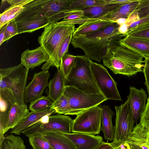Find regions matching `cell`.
<instances>
[{
  "mask_svg": "<svg viewBox=\"0 0 149 149\" xmlns=\"http://www.w3.org/2000/svg\"><path fill=\"white\" fill-rule=\"evenodd\" d=\"M102 108L101 130L103 133L105 139L107 141H112L114 137V127L112 125V118L115 113L109 106L104 105Z\"/></svg>",
  "mask_w": 149,
  "mask_h": 149,
  "instance_id": "24",
  "label": "cell"
},
{
  "mask_svg": "<svg viewBox=\"0 0 149 149\" xmlns=\"http://www.w3.org/2000/svg\"><path fill=\"white\" fill-rule=\"evenodd\" d=\"M127 22V19L123 18H119L114 21L115 22L117 23L120 25L124 24L126 23Z\"/></svg>",
  "mask_w": 149,
  "mask_h": 149,
  "instance_id": "49",
  "label": "cell"
},
{
  "mask_svg": "<svg viewBox=\"0 0 149 149\" xmlns=\"http://www.w3.org/2000/svg\"><path fill=\"white\" fill-rule=\"evenodd\" d=\"M119 44L149 57V40L126 36L119 41Z\"/></svg>",
  "mask_w": 149,
  "mask_h": 149,
  "instance_id": "19",
  "label": "cell"
},
{
  "mask_svg": "<svg viewBox=\"0 0 149 149\" xmlns=\"http://www.w3.org/2000/svg\"><path fill=\"white\" fill-rule=\"evenodd\" d=\"M50 108L54 109L55 113L60 114L68 115L70 111L68 100L63 94L57 100L53 102Z\"/></svg>",
  "mask_w": 149,
  "mask_h": 149,
  "instance_id": "34",
  "label": "cell"
},
{
  "mask_svg": "<svg viewBox=\"0 0 149 149\" xmlns=\"http://www.w3.org/2000/svg\"><path fill=\"white\" fill-rule=\"evenodd\" d=\"M73 120L70 117L57 114L49 117L47 122L39 121L24 130L22 133L28 138L33 136L61 132L67 133L72 132Z\"/></svg>",
  "mask_w": 149,
  "mask_h": 149,
  "instance_id": "7",
  "label": "cell"
},
{
  "mask_svg": "<svg viewBox=\"0 0 149 149\" xmlns=\"http://www.w3.org/2000/svg\"><path fill=\"white\" fill-rule=\"evenodd\" d=\"M27 107L14 104L11 110L8 119L6 132L17 126L29 113Z\"/></svg>",
  "mask_w": 149,
  "mask_h": 149,
  "instance_id": "26",
  "label": "cell"
},
{
  "mask_svg": "<svg viewBox=\"0 0 149 149\" xmlns=\"http://www.w3.org/2000/svg\"><path fill=\"white\" fill-rule=\"evenodd\" d=\"M19 34L17 26L15 19L10 21L6 25L5 41L9 40L10 38Z\"/></svg>",
  "mask_w": 149,
  "mask_h": 149,
  "instance_id": "37",
  "label": "cell"
},
{
  "mask_svg": "<svg viewBox=\"0 0 149 149\" xmlns=\"http://www.w3.org/2000/svg\"><path fill=\"white\" fill-rule=\"evenodd\" d=\"M75 144L78 149H95L103 141L102 136L79 132H63Z\"/></svg>",
  "mask_w": 149,
  "mask_h": 149,
  "instance_id": "16",
  "label": "cell"
},
{
  "mask_svg": "<svg viewBox=\"0 0 149 149\" xmlns=\"http://www.w3.org/2000/svg\"><path fill=\"white\" fill-rule=\"evenodd\" d=\"M33 149H54L42 135L38 134L29 137Z\"/></svg>",
  "mask_w": 149,
  "mask_h": 149,
  "instance_id": "35",
  "label": "cell"
},
{
  "mask_svg": "<svg viewBox=\"0 0 149 149\" xmlns=\"http://www.w3.org/2000/svg\"><path fill=\"white\" fill-rule=\"evenodd\" d=\"M127 26L126 24L125 23L120 25L118 29V31L120 34L125 35L127 31Z\"/></svg>",
  "mask_w": 149,
  "mask_h": 149,
  "instance_id": "48",
  "label": "cell"
},
{
  "mask_svg": "<svg viewBox=\"0 0 149 149\" xmlns=\"http://www.w3.org/2000/svg\"><path fill=\"white\" fill-rule=\"evenodd\" d=\"M120 26L114 22L95 31L72 36L71 44L74 48L81 49L90 59L100 62L109 46L119 44L120 40L125 37V34L119 33Z\"/></svg>",
  "mask_w": 149,
  "mask_h": 149,
  "instance_id": "1",
  "label": "cell"
},
{
  "mask_svg": "<svg viewBox=\"0 0 149 149\" xmlns=\"http://www.w3.org/2000/svg\"><path fill=\"white\" fill-rule=\"evenodd\" d=\"M113 146L114 147V149H131V146L130 144L125 141L123 142L118 145Z\"/></svg>",
  "mask_w": 149,
  "mask_h": 149,
  "instance_id": "45",
  "label": "cell"
},
{
  "mask_svg": "<svg viewBox=\"0 0 149 149\" xmlns=\"http://www.w3.org/2000/svg\"><path fill=\"white\" fill-rule=\"evenodd\" d=\"M115 123L113 146L125 141L132 132L134 122L130 111L127 100L119 106H115Z\"/></svg>",
  "mask_w": 149,
  "mask_h": 149,
  "instance_id": "9",
  "label": "cell"
},
{
  "mask_svg": "<svg viewBox=\"0 0 149 149\" xmlns=\"http://www.w3.org/2000/svg\"><path fill=\"white\" fill-rule=\"evenodd\" d=\"M49 56L41 46L31 50L27 49L21 55V63L26 68L33 69L47 62Z\"/></svg>",
  "mask_w": 149,
  "mask_h": 149,
  "instance_id": "15",
  "label": "cell"
},
{
  "mask_svg": "<svg viewBox=\"0 0 149 149\" xmlns=\"http://www.w3.org/2000/svg\"><path fill=\"white\" fill-rule=\"evenodd\" d=\"M6 24L0 29V45L5 41V33Z\"/></svg>",
  "mask_w": 149,
  "mask_h": 149,
  "instance_id": "47",
  "label": "cell"
},
{
  "mask_svg": "<svg viewBox=\"0 0 149 149\" xmlns=\"http://www.w3.org/2000/svg\"><path fill=\"white\" fill-rule=\"evenodd\" d=\"M102 109L99 106L87 109L77 115L74 120L72 132L95 135L101 130Z\"/></svg>",
  "mask_w": 149,
  "mask_h": 149,
  "instance_id": "8",
  "label": "cell"
},
{
  "mask_svg": "<svg viewBox=\"0 0 149 149\" xmlns=\"http://www.w3.org/2000/svg\"><path fill=\"white\" fill-rule=\"evenodd\" d=\"M139 123L149 128V96L147 99L144 110L140 117Z\"/></svg>",
  "mask_w": 149,
  "mask_h": 149,
  "instance_id": "40",
  "label": "cell"
},
{
  "mask_svg": "<svg viewBox=\"0 0 149 149\" xmlns=\"http://www.w3.org/2000/svg\"><path fill=\"white\" fill-rule=\"evenodd\" d=\"M63 94L69 102L68 115H77L107 100L102 94H88L72 86H65Z\"/></svg>",
  "mask_w": 149,
  "mask_h": 149,
  "instance_id": "6",
  "label": "cell"
},
{
  "mask_svg": "<svg viewBox=\"0 0 149 149\" xmlns=\"http://www.w3.org/2000/svg\"><path fill=\"white\" fill-rule=\"evenodd\" d=\"M73 34H70L65 38L59 48L57 57L53 65L57 69L59 68L61 59L64 55L68 53L69 46L71 42Z\"/></svg>",
  "mask_w": 149,
  "mask_h": 149,
  "instance_id": "36",
  "label": "cell"
},
{
  "mask_svg": "<svg viewBox=\"0 0 149 149\" xmlns=\"http://www.w3.org/2000/svg\"><path fill=\"white\" fill-rule=\"evenodd\" d=\"M0 149H26L24 140L12 134L0 140Z\"/></svg>",
  "mask_w": 149,
  "mask_h": 149,
  "instance_id": "28",
  "label": "cell"
},
{
  "mask_svg": "<svg viewBox=\"0 0 149 149\" xmlns=\"http://www.w3.org/2000/svg\"><path fill=\"white\" fill-rule=\"evenodd\" d=\"M44 28L38 41L40 46L49 56V58L42 66V70H48L50 67L53 66L62 43L75 29L74 24H58L54 23H50Z\"/></svg>",
  "mask_w": 149,
  "mask_h": 149,
  "instance_id": "3",
  "label": "cell"
},
{
  "mask_svg": "<svg viewBox=\"0 0 149 149\" xmlns=\"http://www.w3.org/2000/svg\"><path fill=\"white\" fill-rule=\"evenodd\" d=\"M50 77L48 70H42L34 74L31 82L26 87L24 95L25 102H31L42 96Z\"/></svg>",
  "mask_w": 149,
  "mask_h": 149,
  "instance_id": "12",
  "label": "cell"
},
{
  "mask_svg": "<svg viewBox=\"0 0 149 149\" xmlns=\"http://www.w3.org/2000/svg\"><path fill=\"white\" fill-rule=\"evenodd\" d=\"M65 86V80L58 69L48 83V97L53 102L56 101L63 94Z\"/></svg>",
  "mask_w": 149,
  "mask_h": 149,
  "instance_id": "20",
  "label": "cell"
},
{
  "mask_svg": "<svg viewBox=\"0 0 149 149\" xmlns=\"http://www.w3.org/2000/svg\"><path fill=\"white\" fill-rule=\"evenodd\" d=\"M19 34L31 33L42 28L50 24L46 18L37 17L16 22Z\"/></svg>",
  "mask_w": 149,
  "mask_h": 149,
  "instance_id": "23",
  "label": "cell"
},
{
  "mask_svg": "<svg viewBox=\"0 0 149 149\" xmlns=\"http://www.w3.org/2000/svg\"><path fill=\"white\" fill-rule=\"evenodd\" d=\"M54 149H78V146L73 143L61 132L42 135Z\"/></svg>",
  "mask_w": 149,
  "mask_h": 149,
  "instance_id": "22",
  "label": "cell"
},
{
  "mask_svg": "<svg viewBox=\"0 0 149 149\" xmlns=\"http://www.w3.org/2000/svg\"><path fill=\"white\" fill-rule=\"evenodd\" d=\"M129 89L127 100L133 120L134 123H137L145 109L147 95L146 91L141 88L139 89L130 86Z\"/></svg>",
  "mask_w": 149,
  "mask_h": 149,
  "instance_id": "13",
  "label": "cell"
},
{
  "mask_svg": "<svg viewBox=\"0 0 149 149\" xmlns=\"http://www.w3.org/2000/svg\"><path fill=\"white\" fill-rule=\"evenodd\" d=\"M76 57L67 53L61 60L59 70L65 80L73 67Z\"/></svg>",
  "mask_w": 149,
  "mask_h": 149,
  "instance_id": "30",
  "label": "cell"
},
{
  "mask_svg": "<svg viewBox=\"0 0 149 149\" xmlns=\"http://www.w3.org/2000/svg\"><path fill=\"white\" fill-rule=\"evenodd\" d=\"M143 56L136 51L119 44H113L108 48L102 59L103 65L115 74L132 76L143 72Z\"/></svg>",
  "mask_w": 149,
  "mask_h": 149,
  "instance_id": "2",
  "label": "cell"
},
{
  "mask_svg": "<svg viewBox=\"0 0 149 149\" xmlns=\"http://www.w3.org/2000/svg\"><path fill=\"white\" fill-rule=\"evenodd\" d=\"M114 22V21H113L102 19L87 22L80 24L75 29L72 36L84 35L95 31Z\"/></svg>",
  "mask_w": 149,
  "mask_h": 149,
  "instance_id": "25",
  "label": "cell"
},
{
  "mask_svg": "<svg viewBox=\"0 0 149 149\" xmlns=\"http://www.w3.org/2000/svg\"><path fill=\"white\" fill-rule=\"evenodd\" d=\"M134 0H108L106 1V4H118L120 5H124L126 3L132 2Z\"/></svg>",
  "mask_w": 149,
  "mask_h": 149,
  "instance_id": "44",
  "label": "cell"
},
{
  "mask_svg": "<svg viewBox=\"0 0 149 149\" xmlns=\"http://www.w3.org/2000/svg\"><path fill=\"white\" fill-rule=\"evenodd\" d=\"M29 69L22 63L0 69V89H7L13 95L19 105L27 107L24 100Z\"/></svg>",
  "mask_w": 149,
  "mask_h": 149,
  "instance_id": "5",
  "label": "cell"
},
{
  "mask_svg": "<svg viewBox=\"0 0 149 149\" xmlns=\"http://www.w3.org/2000/svg\"><path fill=\"white\" fill-rule=\"evenodd\" d=\"M65 16L63 21L71 20L86 17L82 10H71L65 13Z\"/></svg>",
  "mask_w": 149,
  "mask_h": 149,
  "instance_id": "39",
  "label": "cell"
},
{
  "mask_svg": "<svg viewBox=\"0 0 149 149\" xmlns=\"http://www.w3.org/2000/svg\"><path fill=\"white\" fill-rule=\"evenodd\" d=\"M106 4V0H74L70 10H81L92 7L101 6Z\"/></svg>",
  "mask_w": 149,
  "mask_h": 149,
  "instance_id": "33",
  "label": "cell"
},
{
  "mask_svg": "<svg viewBox=\"0 0 149 149\" xmlns=\"http://www.w3.org/2000/svg\"><path fill=\"white\" fill-rule=\"evenodd\" d=\"M55 113V111L50 108L41 111L30 112L27 116L10 131V133L19 135L24 130L39 121L44 117L50 116Z\"/></svg>",
  "mask_w": 149,
  "mask_h": 149,
  "instance_id": "17",
  "label": "cell"
},
{
  "mask_svg": "<svg viewBox=\"0 0 149 149\" xmlns=\"http://www.w3.org/2000/svg\"><path fill=\"white\" fill-rule=\"evenodd\" d=\"M130 144L131 146L130 149H141L133 144Z\"/></svg>",
  "mask_w": 149,
  "mask_h": 149,
  "instance_id": "50",
  "label": "cell"
},
{
  "mask_svg": "<svg viewBox=\"0 0 149 149\" xmlns=\"http://www.w3.org/2000/svg\"><path fill=\"white\" fill-rule=\"evenodd\" d=\"M91 61L85 55L76 56L73 67L65 79L66 86H73L88 94H102L92 72Z\"/></svg>",
  "mask_w": 149,
  "mask_h": 149,
  "instance_id": "4",
  "label": "cell"
},
{
  "mask_svg": "<svg viewBox=\"0 0 149 149\" xmlns=\"http://www.w3.org/2000/svg\"><path fill=\"white\" fill-rule=\"evenodd\" d=\"M125 141L141 149H149V128L136 124Z\"/></svg>",
  "mask_w": 149,
  "mask_h": 149,
  "instance_id": "18",
  "label": "cell"
},
{
  "mask_svg": "<svg viewBox=\"0 0 149 149\" xmlns=\"http://www.w3.org/2000/svg\"><path fill=\"white\" fill-rule=\"evenodd\" d=\"M91 68L97 83L107 100L122 101L117 87V83L102 65L91 61Z\"/></svg>",
  "mask_w": 149,
  "mask_h": 149,
  "instance_id": "10",
  "label": "cell"
},
{
  "mask_svg": "<svg viewBox=\"0 0 149 149\" xmlns=\"http://www.w3.org/2000/svg\"><path fill=\"white\" fill-rule=\"evenodd\" d=\"M136 13L139 19L149 17V0H140Z\"/></svg>",
  "mask_w": 149,
  "mask_h": 149,
  "instance_id": "38",
  "label": "cell"
},
{
  "mask_svg": "<svg viewBox=\"0 0 149 149\" xmlns=\"http://www.w3.org/2000/svg\"><path fill=\"white\" fill-rule=\"evenodd\" d=\"M32 0H7L6 1L11 6L25 5L31 2Z\"/></svg>",
  "mask_w": 149,
  "mask_h": 149,
  "instance_id": "43",
  "label": "cell"
},
{
  "mask_svg": "<svg viewBox=\"0 0 149 149\" xmlns=\"http://www.w3.org/2000/svg\"><path fill=\"white\" fill-rule=\"evenodd\" d=\"M0 140L4 137L10 113L17 101L13 94L7 89H0Z\"/></svg>",
  "mask_w": 149,
  "mask_h": 149,
  "instance_id": "14",
  "label": "cell"
},
{
  "mask_svg": "<svg viewBox=\"0 0 149 149\" xmlns=\"http://www.w3.org/2000/svg\"><path fill=\"white\" fill-rule=\"evenodd\" d=\"M126 36L149 40V21L127 31Z\"/></svg>",
  "mask_w": 149,
  "mask_h": 149,
  "instance_id": "31",
  "label": "cell"
},
{
  "mask_svg": "<svg viewBox=\"0 0 149 149\" xmlns=\"http://www.w3.org/2000/svg\"><path fill=\"white\" fill-rule=\"evenodd\" d=\"M24 6H10L0 15V29L10 21L15 19L25 9Z\"/></svg>",
  "mask_w": 149,
  "mask_h": 149,
  "instance_id": "29",
  "label": "cell"
},
{
  "mask_svg": "<svg viewBox=\"0 0 149 149\" xmlns=\"http://www.w3.org/2000/svg\"><path fill=\"white\" fill-rule=\"evenodd\" d=\"M121 5H122L106 4L102 6L92 7L81 10L84 11V16L86 17L93 19H101L102 17L107 13Z\"/></svg>",
  "mask_w": 149,
  "mask_h": 149,
  "instance_id": "27",
  "label": "cell"
},
{
  "mask_svg": "<svg viewBox=\"0 0 149 149\" xmlns=\"http://www.w3.org/2000/svg\"><path fill=\"white\" fill-rule=\"evenodd\" d=\"M144 58V62L145 64L143 68V72L145 79L144 84L146 87L148 96H149V57Z\"/></svg>",
  "mask_w": 149,
  "mask_h": 149,
  "instance_id": "41",
  "label": "cell"
},
{
  "mask_svg": "<svg viewBox=\"0 0 149 149\" xmlns=\"http://www.w3.org/2000/svg\"><path fill=\"white\" fill-rule=\"evenodd\" d=\"M149 21V17H148L139 19L128 24H126L127 26V31Z\"/></svg>",
  "mask_w": 149,
  "mask_h": 149,
  "instance_id": "42",
  "label": "cell"
},
{
  "mask_svg": "<svg viewBox=\"0 0 149 149\" xmlns=\"http://www.w3.org/2000/svg\"><path fill=\"white\" fill-rule=\"evenodd\" d=\"M74 0H39L38 15L47 18L50 23H56L65 16V13L70 10Z\"/></svg>",
  "mask_w": 149,
  "mask_h": 149,
  "instance_id": "11",
  "label": "cell"
},
{
  "mask_svg": "<svg viewBox=\"0 0 149 149\" xmlns=\"http://www.w3.org/2000/svg\"><path fill=\"white\" fill-rule=\"evenodd\" d=\"M95 149H114L111 143L102 141Z\"/></svg>",
  "mask_w": 149,
  "mask_h": 149,
  "instance_id": "46",
  "label": "cell"
},
{
  "mask_svg": "<svg viewBox=\"0 0 149 149\" xmlns=\"http://www.w3.org/2000/svg\"><path fill=\"white\" fill-rule=\"evenodd\" d=\"M140 0L134 1L121 5L104 15L101 19L115 21L120 18L127 19L131 14L138 8Z\"/></svg>",
  "mask_w": 149,
  "mask_h": 149,
  "instance_id": "21",
  "label": "cell"
},
{
  "mask_svg": "<svg viewBox=\"0 0 149 149\" xmlns=\"http://www.w3.org/2000/svg\"><path fill=\"white\" fill-rule=\"evenodd\" d=\"M52 102L48 96H42L30 102L29 110L34 112L41 111L50 108Z\"/></svg>",
  "mask_w": 149,
  "mask_h": 149,
  "instance_id": "32",
  "label": "cell"
}]
</instances>
